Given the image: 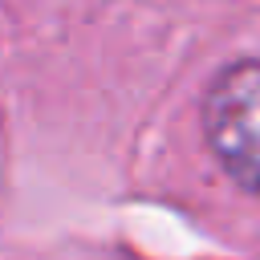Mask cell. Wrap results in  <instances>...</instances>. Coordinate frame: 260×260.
<instances>
[{"label": "cell", "instance_id": "obj_1", "mask_svg": "<svg viewBox=\"0 0 260 260\" xmlns=\"http://www.w3.org/2000/svg\"><path fill=\"white\" fill-rule=\"evenodd\" d=\"M203 134L219 167L260 195V61H236L207 85Z\"/></svg>", "mask_w": 260, "mask_h": 260}]
</instances>
